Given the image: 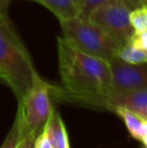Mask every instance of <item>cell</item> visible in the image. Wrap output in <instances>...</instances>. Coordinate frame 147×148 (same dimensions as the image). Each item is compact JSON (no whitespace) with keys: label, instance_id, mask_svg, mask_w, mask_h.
Here are the masks:
<instances>
[{"label":"cell","instance_id":"cell-1","mask_svg":"<svg viewBox=\"0 0 147 148\" xmlns=\"http://www.w3.org/2000/svg\"><path fill=\"white\" fill-rule=\"evenodd\" d=\"M59 71L64 91L57 95L99 108L108 107L113 92L109 62L87 55L57 37Z\"/></svg>","mask_w":147,"mask_h":148},{"label":"cell","instance_id":"cell-2","mask_svg":"<svg viewBox=\"0 0 147 148\" xmlns=\"http://www.w3.org/2000/svg\"><path fill=\"white\" fill-rule=\"evenodd\" d=\"M29 53L15 32L9 17L0 15V78L13 92L17 102L38 76Z\"/></svg>","mask_w":147,"mask_h":148},{"label":"cell","instance_id":"cell-3","mask_svg":"<svg viewBox=\"0 0 147 148\" xmlns=\"http://www.w3.org/2000/svg\"><path fill=\"white\" fill-rule=\"evenodd\" d=\"M59 21L63 32L62 37L75 49L107 62L117 57L122 45L88 18L77 16Z\"/></svg>","mask_w":147,"mask_h":148},{"label":"cell","instance_id":"cell-4","mask_svg":"<svg viewBox=\"0 0 147 148\" xmlns=\"http://www.w3.org/2000/svg\"><path fill=\"white\" fill-rule=\"evenodd\" d=\"M57 89L37 76L32 87L18 103L16 117L19 122L20 139L26 135H37L43 129L53 111L51 96Z\"/></svg>","mask_w":147,"mask_h":148},{"label":"cell","instance_id":"cell-5","mask_svg":"<svg viewBox=\"0 0 147 148\" xmlns=\"http://www.w3.org/2000/svg\"><path fill=\"white\" fill-rule=\"evenodd\" d=\"M132 8L120 0L107 2L98 6L88 19L96 23L111 35L121 45L129 43L136 34L130 22Z\"/></svg>","mask_w":147,"mask_h":148},{"label":"cell","instance_id":"cell-6","mask_svg":"<svg viewBox=\"0 0 147 148\" xmlns=\"http://www.w3.org/2000/svg\"><path fill=\"white\" fill-rule=\"evenodd\" d=\"M113 92L112 94L147 89V64H129L118 57L109 60Z\"/></svg>","mask_w":147,"mask_h":148},{"label":"cell","instance_id":"cell-7","mask_svg":"<svg viewBox=\"0 0 147 148\" xmlns=\"http://www.w3.org/2000/svg\"><path fill=\"white\" fill-rule=\"evenodd\" d=\"M115 107L127 108L147 120V89L112 94L107 109L112 111Z\"/></svg>","mask_w":147,"mask_h":148},{"label":"cell","instance_id":"cell-8","mask_svg":"<svg viewBox=\"0 0 147 148\" xmlns=\"http://www.w3.org/2000/svg\"><path fill=\"white\" fill-rule=\"evenodd\" d=\"M44 130L49 136L53 148H70L69 136L66 125L57 110L53 109L51 116L44 125Z\"/></svg>","mask_w":147,"mask_h":148},{"label":"cell","instance_id":"cell-9","mask_svg":"<svg viewBox=\"0 0 147 148\" xmlns=\"http://www.w3.org/2000/svg\"><path fill=\"white\" fill-rule=\"evenodd\" d=\"M39 3L44 6L47 10L55 14L57 19H67V18L80 16L81 5L80 0H28Z\"/></svg>","mask_w":147,"mask_h":148},{"label":"cell","instance_id":"cell-10","mask_svg":"<svg viewBox=\"0 0 147 148\" xmlns=\"http://www.w3.org/2000/svg\"><path fill=\"white\" fill-rule=\"evenodd\" d=\"M112 111L123 120L129 134L134 139L138 141L141 140L142 137L146 134V119L124 107H115Z\"/></svg>","mask_w":147,"mask_h":148},{"label":"cell","instance_id":"cell-11","mask_svg":"<svg viewBox=\"0 0 147 148\" xmlns=\"http://www.w3.org/2000/svg\"><path fill=\"white\" fill-rule=\"evenodd\" d=\"M117 57L129 64H147V51L137 49L130 42L122 45Z\"/></svg>","mask_w":147,"mask_h":148},{"label":"cell","instance_id":"cell-12","mask_svg":"<svg viewBox=\"0 0 147 148\" xmlns=\"http://www.w3.org/2000/svg\"><path fill=\"white\" fill-rule=\"evenodd\" d=\"M110 1H114V0H80V5H81L80 17L88 18L89 15L91 14V12L94 9H96L98 6ZM120 1L125 2L132 9L142 5V4H145L142 0H120Z\"/></svg>","mask_w":147,"mask_h":148},{"label":"cell","instance_id":"cell-13","mask_svg":"<svg viewBox=\"0 0 147 148\" xmlns=\"http://www.w3.org/2000/svg\"><path fill=\"white\" fill-rule=\"evenodd\" d=\"M130 22L136 33L147 28V4H142L130 12Z\"/></svg>","mask_w":147,"mask_h":148},{"label":"cell","instance_id":"cell-14","mask_svg":"<svg viewBox=\"0 0 147 148\" xmlns=\"http://www.w3.org/2000/svg\"><path fill=\"white\" fill-rule=\"evenodd\" d=\"M20 141V131H19V122L18 118L15 116L11 128L8 134L6 135L3 143L0 148H17L18 143Z\"/></svg>","mask_w":147,"mask_h":148},{"label":"cell","instance_id":"cell-15","mask_svg":"<svg viewBox=\"0 0 147 148\" xmlns=\"http://www.w3.org/2000/svg\"><path fill=\"white\" fill-rule=\"evenodd\" d=\"M130 43L137 49L147 51V28H145L140 33H136L132 38V40L130 41Z\"/></svg>","mask_w":147,"mask_h":148},{"label":"cell","instance_id":"cell-16","mask_svg":"<svg viewBox=\"0 0 147 148\" xmlns=\"http://www.w3.org/2000/svg\"><path fill=\"white\" fill-rule=\"evenodd\" d=\"M34 148H53L49 136L44 130V127L36 136V141H34Z\"/></svg>","mask_w":147,"mask_h":148},{"label":"cell","instance_id":"cell-17","mask_svg":"<svg viewBox=\"0 0 147 148\" xmlns=\"http://www.w3.org/2000/svg\"><path fill=\"white\" fill-rule=\"evenodd\" d=\"M36 135H26L20 139L17 148H34V141H36Z\"/></svg>","mask_w":147,"mask_h":148},{"label":"cell","instance_id":"cell-18","mask_svg":"<svg viewBox=\"0 0 147 148\" xmlns=\"http://www.w3.org/2000/svg\"><path fill=\"white\" fill-rule=\"evenodd\" d=\"M11 0H0V15L8 17V7Z\"/></svg>","mask_w":147,"mask_h":148},{"label":"cell","instance_id":"cell-19","mask_svg":"<svg viewBox=\"0 0 147 148\" xmlns=\"http://www.w3.org/2000/svg\"><path fill=\"white\" fill-rule=\"evenodd\" d=\"M140 141H141V144H142L141 148H147V134L144 135Z\"/></svg>","mask_w":147,"mask_h":148},{"label":"cell","instance_id":"cell-20","mask_svg":"<svg viewBox=\"0 0 147 148\" xmlns=\"http://www.w3.org/2000/svg\"><path fill=\"white\" fill-rule=\"evenodd\" d=\"M142 1H143V2H144V3H145V4H147V0H142Z\"/></svg>","mask_w":147,"mask_h":148},{"label":"cell","instance_id":"cell-21","mask_svg":"<svg viewBox=\"0 0 147 148\" xmlns=\"http://www.w3.org/2000/svg\"><path fill=\"white\" fill-rule=\"evenodd\" d=\"M0 83H2V80H1V78H0Z\"/></svg>","mask_w":147,"mask_h":148}]
</instances>
